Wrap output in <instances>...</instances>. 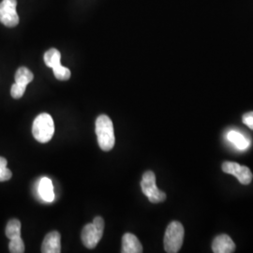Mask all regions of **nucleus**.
Here are the masks:
<instances>
[{
	"label": "nucleus",
	"instance_id": "12",
	"mask_svg": "<svg viewBox=\"0 0 253 253\" xmlns=\"http://www.w3.org/2000/svg\"><path fill=\"white\" fill-rule=\"evenodd\" d=\"M123 253H142L143 247L139 239L132 234H125L122 237V251Z\"/></svg>",
	"mask_w": 253,
	"mask_h": 253
},
{
	"label": "nucleus",
	"instance_id": "5",
	"mask_svg": "<svg viewBox=\"0 0 253 253\" xmlns=\"http://www.w3.org/2000/svg\"><path fill=\"white\" fill-rule=\"evenodd\" d=\"M44 62L47 67L53 69L54 77L59 81H67L71 78V71L61 65V54L58 50L52 48L44 54Z\"/></svg>",
	"mask_w": 253,
	"mask_h": 253
},
{
	"label": "nucleus",
	"instance_id": "3",
	"mask_svg": "<svg viewBox=\"0 0 253 253\" xmlns=\"http://www.w3.org/2000/svg\"><path fill=\"white\" fill-rule=\"evenodd\" d=\"M184 227L179 221H172L166 229L164 235V249L168 253H176L183 245Z\"/></svg>",
	"mask_w": 253,
	"mask_h": 253
},
{
	"label": "nucleus",
	"instance_id": "17",
	"mask_svg": "<svg viewBox=\"0 0 253 253\" xmlns=\"http://www.w3.org/2000/svg\"><path fill=\"white\" fill-rule=\"evenodd\" d=\"M9 252L11 253H25V244L21 237L10 239L9 244Z\"/></svg>",
	"mask_w": 253,
	"mask_h": 253
},
{
	"label": "nucleus",
	"instance_id": "8",
	"mask_svg": "<svg viewBox=\"0 0 253 253\" xmlns=\"http://www.w3.org/2000/svg\"><path fill=\"white\" fill-rule=\"evenodd\" d=\"M17 0H2L0 3V23L8 27H16L19 15L16 11Z\"/></svg>",
	"mask_w": 253,
	"mask_h": 253
},
{
	"label": "nucleus",
	"instance_id": "7",
	"mask_svg": "<svg viewBox=\"0 0 253 253\" xmlns=\"http://www.w3.org/2000/svg\"><path fill=\"white\" fill-rule=\"evenodd\" d=\"M34 75L26 67H21L15 73V83L10 89V95L13 99H21L27 88V84L33 81Z\"/></svg>",
	"mask_w": 253,
	"mask_h": 253
},
{
	"label": "nucleus",
	"instance_id": "2",
	"mask_svg": "<svg viewBox=\"0 0 253 253\" xmlns=\"http://www.w3.org/2000/svg\"><path fill=\"white\" fill-rule=\"evenodd\" d=\"M32 133L38 142L42 144L48 143L54 133V120L48 114L39 115L32 126Z\"/></svg>",
	"mask_w": 253,
	"mask_h": 253
},
{
	"label": "nucleus",
	"instance_id": "1",
	"mask_svg": "<svg viewBox=\"0 0 253 253\" xmlns=\"http://www.w3.org/2000/svg\"><path fill=\"white\" fill-rule=\"evenodd\" d=\"M96 134L98 137V143L103 151H110L113 149L116 138L114 125L111 118L101 115L96 120Z\"/></svg>",
	"mask_w": 253,
	"mask_h": 253
},
{
	"label": "nucleus",
	"instance_id": "14",
	"mask_svg": "<svg viewBox=\"0 0 253 253\" xmlns=\"http://www.w3.org/2000/svg\"><path fill=\"white\" fill-rule=\"evenodd\" d=\"M227 139L239 150H246L251 145V141L241 132L236 130L229 131L227 134Z\"/></svg>",
	"mask_w": 253,
	"mask_h": 253
},
{
	"label": "nucleus",
	"instance_id": "11",
	"mask_svg": "<svg viewBox=\"0 0 253 253\" xmlns=\"http://www.w3.org/2000/svg\"><path fill=\"white\" fill-rule=\"evenodd\" d=\"M61 252V235L58 232H51L46 235L42 246V253H59Z\"/></svg>",
	"mask_w": 253,
	"mask_h": 253
},
{
	"label": "nucleus",
	"instance_id": "6",
	"mask_svg": "<svg viewBox=\"0 0 253 253\" xmlns=\"http://www.w3.org/2000/svg\"><path fill=\"white\" fill-rule=\"evenodd\" d=\"M141 188L143 193L148 198L149 202L153 204L163 203L166 200V194L159 190L156 185V175L152 171H147L143 174Z\"/></svg>",
	"mask_w": 253,
	"mask_h": 253
},
{
	"label": "nucleus",
	"instance_id": "16",
	"mask_svg": "<svg viewBox=\"0 0 253 253\" xmlns=\"http://www.w3.org/2000/svg\"><path fill=\"white\" fill-rule=\"evenodd\" d=\"M7 164V160L5 158L0 157V182L9 180L12 176V172L8 169Z\"/></svg>",
	"mask_w": 253,
	"mask_h": 253
},
{
	"label": "nucleus",
	"instance_id": "15",
	"mask_svg": "<svg viewBox=\"0 0 253 253\" xmlns=\"http://www.w3.org/2000/svg\"><path fill=\"white\" fill-rule=\"evenodd\" d=\"M6 235L10 239L21 237V222L18 219H10L6 227Z\"/></svg>",
	"mask_w": 253,
	"mask_h": 253
},
{
	"label": "nucleus",
	"instance_id": "10",
	"mask_svg": "<svg viewBox=\"0 0 253 253\" xmlns=\"http://www.w3.org/2000/svg\"><path fill=\"white\" fill-rule=\"evenodd\" d=\"M212 251L215 253H232L235 251V244L227 235H219L213 240Z\"/></svg>",
	"mask_w": 253,
	"mask_h": 253
},
{
	"label": "nucleus",
	"instance_id": "9",
	"mask_svg": "<svg viewBox=\"0 0 253 253\" xmlns=\"http://www.w3.org/2000/svg\"><path fill=\"white\" fill-rule=\"evenodd\" d=\"M222 171L233 174L243 185H249L253 180V172L247 166H241L238 163L226 162L222 164Z\"/></svg>",
	"mask_w": 253,
	"mask_h": 253
},
{
	"label": "nucleus",
	"instance_id": "13",
	"mask_svg": "<svg viewBox=\"0 0 253 253\" xmlns=\"http://www.w3.org/2000/svg\"><path fill=\"white\" fill-rule=\"evenodd\" d=\"M38 191L41 198L46 203H52L54 200V186L51 179L48 177H42L38 187Z\"/></svg>",
	"mask_w": 253,
	"mask_h": 253
},
{
	"label": "nucleus",
	"instance_id": "4",
	"mask_svg": "<svg viewBox=\"0 0 253 253\" xmlns=\"http://www.w3.org/2000/svg\"><path fill=\"white\" fill-rule=\"evenodd\" d=\"M103 218L101 217H95L93 222L86 224L82 231L81 238L84 245L89 250L96 248L103 235Z\"/></svg>",
	"mask_w": 253,
	"mask_h": 253
},
{
	"label": "nucleus",
	"instance_id": "18",
	"mask_svg": "<svg viewBox=\"0 0 253 253\" xmlns=\"http://www.w3.org/2000/svg\"><path fill=\"white\" fill-rule=\"evenodd\" d=\"M242 120H243L245 125H247L250 128L253 129V112L245 114L242 118Z\"/></svg>",
	"mask_w": 253,
	"mask_h": 253
}]
</instances>
